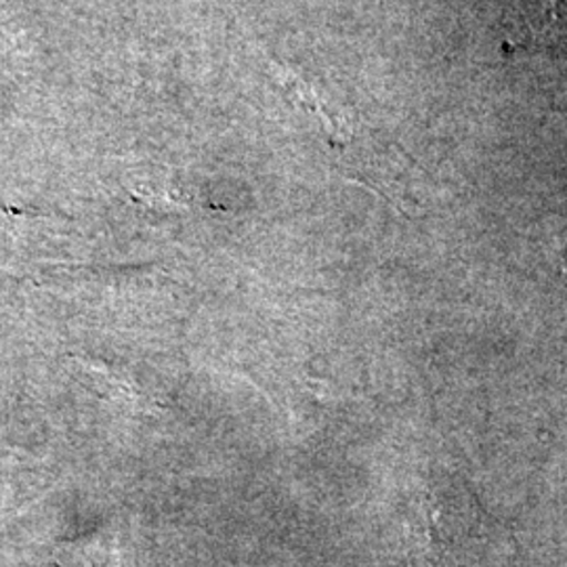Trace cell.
I'll return each mask as SVG.
<instances>
[{"mask_svg":"<svg viewBox=\"0 0 567 567\" xmlns=\"http://www.w3.org/2000/svg\"><path fill=\"white\" fill-rule=\"evenodd\" d=\"M561 278H564V282L567 286V243L564 246V250H561Z\"/></svg>","mask_w":567,"mask_h":567,"instance_id":"1","label":"cell"}]
</instances>
